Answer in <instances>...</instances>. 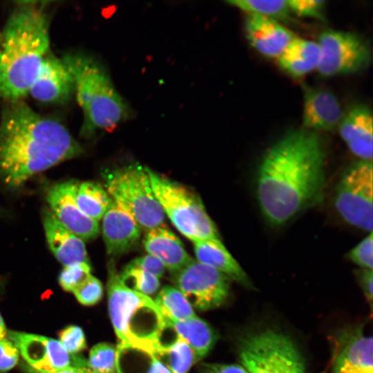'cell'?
Wrapping results in <instances>:
<instances>
[{
    "label": "cell",
    "mask_w": 373,
    "mask_h": 373,
    "mask_svg": "<svg viewBox=\"0 0 373 373\" xmlns=\"http://www.w3.org/2000/svg\"><path fill=\"white\" fill-rule=\"evenodd\" d=\"M7 334L6 327L4 321L0 314V341L5 338Z\"/></svg>",
    "instance_id": "cell-42"
},
{
    "label": "cell",
    "mask_w": 373,
    "mask_h": 373,
    "mask_svg": "<svg viewBox=\"0 0 373 373\" xmlns=\"http://www.w3.org/2000/svg\"><path fill=\"white\" fill-rule=\"evenodd\" d=\"M8 335L28 365L37 371L51 373L75 366L77 356L71 357L59 341L13 331Z\"/></svg>",
    "instance_id": "cell-13"
},
{
    "label": "cell",
    "mask_w": 373,
    "mask_h": 373,
    "mask_svg": "<svg viewBox=\"0 0 373 373\" xmlns=\"http://www.w3.org/2000/svg\"><path fill=\"white\" fill-rule=\"evenodd\" d=\"M276 59L285 73L299 78L317 68L319 46L317 42L294 37Z\"/></svg>",
    "instance_id": "cell-23"
},
{
    "label": "cell",
    "mask_w": 373,
    "mask_h": 373,
    "mask_svg": "<svg viewBox=\"0 0 373 373\" xmlns=\"http://www.w3.org/2000/svg\"><path fill=\"white\" fill-rule=\"evenodd\" d=\"M343 113L337 98L329 91L306 87L304 91L302 114L303 128L316 131H333Z\"/></svg>",
    "instance_id": "cell-16"
},
{
    "label": "cell",
    "mask_w": 373,
    "mask_h": 373,
    "mask_svg": "<svg viewBox=\"0 0 373 373\" xmlns=\"http://www.w3.org/2000/svg\"><path fill=\"white\" fill-rule=\"evenodd\" d=\"M166 321L175 333L191 346L198 360L204 357L216 341L217 336L212 327L198 316L184 321Z\"/></svg>",
    "instance_id": "cell-24"
},
{
    "label": "cell",
    "mask_w": 373,
    "mask_h": 373,
    "mask_svg": "<svg viewBox=\"0 0 373 373\" xmlns=\"http://www.w3.org/2000/svg\"><path fill=\"white\" fill-rule=\"evenodd\" d=\"M245 32L253 48L267 57L276 59L295 37L278 21L254 14H247Z\"/></svg>",
    "instance_id": "cell-18"
},
{
    "label": "cell",
    "mask_w": 373,
    "mask_h": 373,
    "mask_svg": "<svg viewBox=\"0 0 373 373\" xmlns=\"http://www.w3.org/2000/svg\"><path fill=\"white\" fill-rule=\"evenodd\" d=\"M19 350L6 338L0 341V372L13 368L19 361Z\"/></svg>",
    "instance_id": "cell-37"
},
{
    "label": "cell",
    "mask_w": 373,
    "mask_h": 373,
    "mask_svg": "<svg viewBox=\"0 0 373 373\" xmlns=\"http://www.w3.org/2000/svg\"><path fill=\"white\" fill-rule=\"evenodd\" d=\"M372 345L362 325L340 329L334 336L332 373H373Z\"/></svg>",
    "instance_id": "cell-12"
},
{
    "label": "cell",
    "mask_w": 373,
    "mask_h": 373,
    "mask_svg": "<svg viewBox=\"0 0 373 373\" xmlns=\"http://www.w3.org/2000/svg\"><path fill=\"white\" fill-rule=\"evenodd\" d=\"M102 234L107 254L118 256L138 242L140 227L121 204L113 200L103 216Z\"/></svg>",
    "instance_id": "cell-17"
},
{
    "label": "cell",
    "mask_w": 373,
    "mask_h": 373,
    "mask_svg": "<svg viewBox=\"0 0 373 373\" xmlns=\"http://www.w3.org/2000/svg\"><path fill=\"white\" fill-rule=\"evenodd\" d=\"M50 20L41 5L19 6L8 17L0 40V99L21 100L28 94L50 52Z\"/></svg>",
    "instance_id": "cell-3"
},
{
    "label": "cell",
    "mask_w": 373,
    "mask_h": 373,
    "mask_svg": "<svg viewBox=\"0 0 373 373\" xmlns=\"http://www.w3.org/2000/svg\"><path fill=\"white\" fill-rule=\"evenodd\" d=\"M122 284L135 291L149 296L160 287V279L151 274L128 263L119 273Z\"/></svg>",
    "instance_id": "cell-29"
},
{
    "label": "cell",
    "mask_w": 373,
    "mask_h": 373,
    "mask_svg": "<svg viewBox=\"0 0 373 373\" xmlns=\"http://www.w3.org/2000/svg\"><path fill=\"white\" fill-rule=\"evenodd\" d=\"M153 193L175 228L193 242L220 239L198 195L189 189L145 166Z\"/></svg>",
    "instance_id": "cell-6"
},
{
    "label": "cell",
    "mask_w": 373,
    "mask_h": 373,
    "mask_svg": "<svg viewBox=\"0 0 373 373\" xmlns=\"http://www.w3.org/2000/svg\"><path fill=\"white\" fill-rule=\"evenodd\" d=\"M116 373H122L118 365L116 364Z\"/></svg>",
    "instance_id": "cell-44"
},
{
    "label": "cell",
    "mask_w": 373,
    "mask_h": 373,
    "mask_svg": "<svg viewBox=\"0 0 373 373\" xmlns=\"http://www.w3.org/2000/svg\"><path fill=\"white\" fill-rule=\"evenodd\" d=\"M359 282L362 287L363 291L367 302L372 308V296H373V274L372 270L362 269L359 274Z\"/></svg>",
    "instance_id": "cell-40"
},
{
    "label": "cell",
    "mask_w": 373,
    "mask_h": 373,
    "mask_svg": "<svg viewBox=\"0 0 373 373\" xmlns=\"http://www.w3.org/2000/svg\"><path fill=\"white\" fill-rule=\"evenodd\" d=\"M339 133L353 154L361 160L372 161V112L365 104L352 107L338 125Z\"/></svg>",
    "instance_id": "cell-19"
},
{
    "label": "cell",
    "mask_w": 373,
    "mask_h": 373,
    "mask_svg": "<svg viewBox=\"0 0 373 373\" xmlns=\"http://www.w3.org/2000/svg\"><path fill=\"white\" fill-rule=\"evenodd\" d=\"M290 12L298 17L324 19L325 1L323 0H287Z\"/></svg>",
    "instance_id": "cell-36"
},
{
    "label": "cell",
    "mask_w": 373,
    "mask_h": 373,
    "mask_svg": "<svg viewBox=\"0 0 373 373\" xmlns=\"http://www.w3.org/2000/svg\"><path fill=\"white\" fill-rule=\"evenodd\" d=\"M143 243L149 254L158 258L174 274L193 260L180 239L162 224L147 230Z\"/></svg>",
    "instance_id": "cell-21"
},
{
    "label": "cell",
    "mask_w": 373,
    "mask_h": 373,
    "mask_svg": "<svg viewBox=\"0 0 373 373\" xmlns=\"http://www.w3.org/2000/svg\"><path fill=\"white\" fill-rule=\"evenodd\" d=\"M82 305L89 306L97 303L103 295V287L99 279L90 275L89 278L73 291Z\"/></svg>",
    "instance_id": "cell-34"
},
{
    "label": "cell",
    "mask_w": 373,
    "mask_h": 373,
    "mask_svg": "<svg viewBox=\"0 0 373 373\" xmlns=\"http://www.w3.org/2000/svg\"><path fill=\"white\" fill-rule=\"evenodd\" d=\"M317 44L320 60L316 69L324 77L355 73L366 68L372 61L370 44L354 32L324 30Z\"/></svg>",
    "instance_id": "cell-10"
},
{
    "label": "cell",
    "mask_w": 373,
    "mask_h": 373,
    "mask_svg": "<svg viewBox=\"0 0 373 373\" xmlns=\"http://www.w3.org/2000/svg\"><path fill=\"white\" fill-rule=\"evenodd\" d=\"M23 370L25 371V373H45L37 371L28 365H23ZM51 373H80L77 367H75L73 366L66 367L64 369L60 370L59 371H56Z\"/></svg>",
    "instance_id": "cell-41"
},
{
    "label": "cell",
    "mask_w": 373,
    "mask_h": 373,
    "mask_svg": "<svg viewBox=\"0 0 373 373\" xmlns=\"http://www.w3.org/2000/svg\"><path fill=\"white\" fill-rule=\"evenodd\" d=\"M197 260L208 265L247 288H253L249 276L220 239L193 242Z\"/></svg>",
    "instance_id": "cell-22"
},
{
    "label": "cell",
    "mask_w": 373,
    "mask_h": 373,
    "mask_svg": "<svg viewBox=\"0 0 373 373\" xmlns=\"http://www.w3.org/2000/svg\"><path fill=\"white\" fill-rule=\"evenodd\" d=\"M107 292L109 316L118 347L155 355L168 327L155 300L124 286L113 262L108 264Z\"/></svg>",
    "instance_id": "cell-5"
},
{
    "label": "cell",
    "mask_w": 373,
    "mask_h": 373,
    "mask_svg": "<svg viewBox=\"0 0 373 373\" xmlns=\"http://www.w3.org/2000/svg\"><path fill=\"white\" fill-rule=\"evenodd\" d=\"M349 256L350 260L362 269L372 270V232H370L362 241L350 251Z\"/></svg>",
    "instance_id": "cell-35"
},
{
    "label": "cell",
    "mask_w": 373,
    "mask_h": 373,
    "mask_svg": "<svg viewBox=\"0 0 373 373\" xmlns=\"http://www.w3.org/2000/svg\"><path fill=\"white\" fill-rule=\"evenodd\" d=\"M129 263L151 274L159 279L163 276L166 270L164 264L151 254L133 259Z\"/></svg>",
    "instance_id": "cell-38"
},
{
    "label": "cell",
    "mask_w": 373,
    "mask_h": 373,
    "mask_svg": "<svg viewBox=\"0 0 373 373\" xmlns=\"http://www.w3.org/2000/svg\"><path fill=\"white\" fill-rule=\"evenodd\" d=\"M227 2L247 14L258 15L276 21L285 20L290 17L287 0H229Z\"/></svg>",
    "instance_id": "cell-28"
},
{
    "label": "cell",
    "mask_w": 373,
    "mask_h": 373,
    "mask_svg": "<svg viewBox=\"0 0 373 373\" xmlns=\"http://www.w3.org/2000/svg\"><path fill=\"white\" fill-rule=\"evenodd\" d=\"M59 343L70 354H76L86 347L82 329L77 325H69L59 333Z\"/></svg>",
    "instance_id": "cell-33"
},
{
    "label": "cell",
    "mask_w": 373,
    "mask_h": 373,
    "mask_svg": "<svg viewBox=\"0 0 373 373\" xmlns=\"http://www.w3.org/2000/svg\"><path fill=\"white\" fill-rule=\"evenodd\" d=\"M131 349L135 354V358L136 359L135 362L132 360L131 365L123 367L119 364L116 359V364L122 373H171L154 354L137 349Z\"/></svg>",
    "instance_id": "cell-31"
},
{
    "label": "cell",
    "mask_w": 373,
    "mask_h": 373,
    "mask_svg": "<svg viewBox=\"0 0 373 373\" xmlns=\"http://www.w3.org/2000/svg\"><path fill=\"white\" fill-rule=\"evenodd\" d=\"M89 262H77L64 266L58 280L61 288L72 292L81 286L91 275Z\"/></svg>",
    "instance_id": "cell-32"
},
{
    "label": "cell",
    "mask_w": 373,
    "mask_h": 373,
    "mask_svg": "<svg viewBox=\"0 0 373 373\" xmlns=\"http://www.w3.org/2000/svg\"><path fill=\"white\" fill-rule=\"evenodd\" d=\"M106 191L146 230L163 224L165 214L151 188L145 166L133 164L106 171Z\"/></svg>",
    "instance_id": "cell-7"
},
{
    "label": "cell",
    "mask_w": 373,
    "mask_h": 373,
    "mask_svg": "<svg viewBox=\"0 0 373 373\" xmlns=\"http://www.w3.org/2000/svg\"><path fill=\"white\" fill-rule=\"evenodd\" d=\"M80 373H97L91 370L87 365V363L83 366L77 367Z\"/></svg>",
    "instance_id": "cell-43"
},
{
    "label": "cell",
    "mask_w": 373,
    "mask_h": 373,
    "mask_svg": "<svg viewBox=\"0 0 373 373\" xmlns=\"http://www.w3.org/2000/svg\"><path fill=\"white\" fill-rule=\"evenodd\" d=\"M77 182L57 183L47 191L49 209L57 220L84 241L95 238L99 233L98 222L84 213L77 206L75 194Z\"/></svg>",
    "instance_id": "cell-14"
},
{
    "label": "cell",
    "mask_w": 373,
    "mask_h": 373,
    "mask_svg": "<svg viewBox=\"0 0 373 373\" xmlns=\"http://www.w3.org/2000/svg\"><path fill=\"white\" fill-rule=\"evenodd\" d=\"M117 348L108 343L95 345L89 352L88 367L97 373H116Z\"/></svg>",
    "instance_id": "cell-30"
},
{
    "label": "cell",
    "mask_w": 373,
    "mask_h": 373,
    "mask_svg": "<svg viewBox=\"0 0 373 373\" xmlns=\"http://www.w3.org/2000/svg\"><path fill=\"white\" fill-rule=\"evenodd\" d=\"M62 59L73 77L74 93L83 112L82 135L112 131L131 117L129 106L99 62L82 54H68Z\"/></svg>",
    "instance_id": "cell-4"
},
{
    "label": "cell",
    "mask_w": 373,
    "mask_h": 373,
    "mask_svg": "<svg viewBox=\"0 0 373 373\" xmlns=\"http://www.w3.org/2000/svg\"><path fill=\"white\" fill-rule=\"evenodd\" d=\"M42 222L48 245L59 262L64 266L89 262L84 240L64 227L49 208L42 211Z\"/></svg>",
    "instance_id": "cell-20"
},
{
    "label": "cell",
    "mask_w": 373,
    "mask_h": 373,
    "mask_svg": "<svg viewBox=\"0 0 373 373\" xmlns=\"http://www.w3.org/2000/svg\"><path fill=\"white\" fill-rule=\"evenodd\" d=\"M75 199L81 211L97 222L103 218L113 200L106 190L95 182L77 183Z\"/></svg>",
    "instance_id": "cell-25"
},
{
    "label": "cell",
    "mask_w": 373,
    "mask_h": 373,
    "mask_svg": "<svg viewBox=\"0 0 373 373\" xmlns=\"http://www.w3.org/2000/svg\"><path fill=\"white\" fill-rule=\"evenodd\" d=\"M238 355L249 373H307L295 342L275 329L247 334L240 340Z\"/></svg>",
    "instance_id": "cell-8"
},
{
    "label": "cell",
    "mask_w": 373,
    "mask_h": 373,
    "mask_svg": "<svg viewBox=\"0 0 373 373\" xmlns=\"http://www.w3.org/2000/svg\"><path fill=\"white\" fill-rule=\"evenodd\" d=\"M372 161L360 160L350 166L336 187L335 207L350 224L366 231L373 227Z\"/></svg>",
    "instance_id": "cell-9"
},
{
    "label": "cell",
    "mask_w": 373,
    "mask_h": 373,
    "mask_svg": "<svg viewBox=\"0 0 373 373\" xmlns=\"http://www.w3.org/2000/svg\"><path fill=\"white\" fill-rule=\"evenodd\" d=\"M200 373H249L241 365L204 363L200 367Z\"/></svg>",
    "instance_id": "cell-39"
},
{
    "label": "cell",
    "mask_w": 373,
    "mask_h": 373,
    "mask_svg": "<svg viewBox=\"0 0 373 373\" xmlns=\"http://www.w3.org/2000/svg\"><path fill=\"white\" fill-rule=\"evenodd\" d=\"M155 356L171 373H187L198 361L191 346L178 334L171 342L160 347Z\"/></svg>",
    "instance_id": "cell-26"
},
{
    "label": "cell",
    "mask_w": 373,
    "mask_h": 373,
    "mask_svg": "<svg viewBox=\"0 0 373 373\" xmlns=\"http://www.w3.org/2000/svg\"><path fill=\"white\" fill-rule=\"evenodd\" d=\"M83 153L67 128L22 100L8 102L0 119V182L18 189L35 175Z\"/></svg>",
    "instance_id": "cell-2"
},
{
    "label": "cell",
    "mask_w": 373,
    "mask_h": 373,
    "mask_svg": "<svg viewBox=\"0 0 373 373\" xmlns=\"http://www.w3.org/2000/svg\"><path fill=\"white\" fill-rule=\"evenodd\" d=\"M73 92L70 71L62 59L50 52L42 61L28 94L40 102L60 103L67 100Z\"/></svg>",
    "instance_id": "cell-15"
},
{
    "label": "cell",
    "mask_w": 373,
    "mask_h": 373,
    "mask_svg": "<svg viewBox=\"0 0 373 373\" xmlns=\"http://www.w3.org/2000/svg\"><path fill=\"white\" fill-rule=\"evenodd\" d=\"M175 275L177 289L199 310L217 308L229 297L231 280L198 260H193Z\"/></svg>",
    "instance_id": "cell-11"
},
{
    "label": "cell",
    "mask_w": 373,
    "mask_h": 373,
    "mask_svg": "<svg viewBox=\"0 0 373 373\" xmlns=\"http://www.w3.org/2000/svg\"><path fill=\"white\" fill-rule=\"evenodd\" d=\"M325 152L317 133H286L264 153L257 173L260 208L272 226L285 224L316 202L325 181Z\"/></svg>",
    "instance_id": "cell-1"
},
{
    "label": "cell",
    "mask_w": 373,
    "mask_h": 373,
    "mask_svg": "<svg viewBox=\"0 0 373 373\" xmlns=\"http://www.w3.org/2000/svg\"><path fill=\"white\" fill-rule=\"evenodd\" d=\"M155 302L168 321H184L197 316L193 307L176 287L169 285L164 287Z\"/></svg>",
    "instance_id": "cell-27"
}]
</instances>
